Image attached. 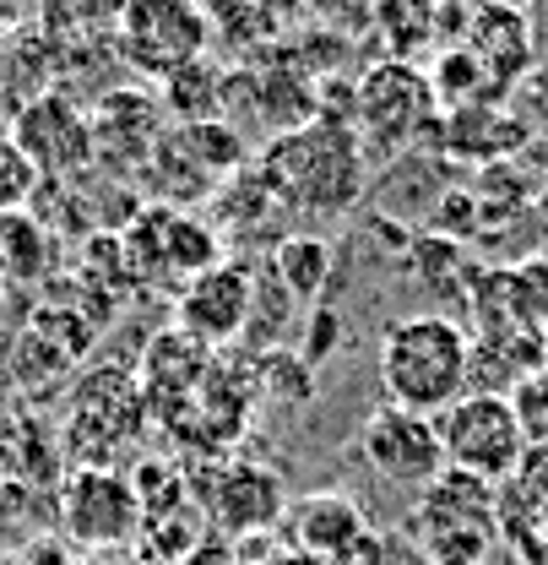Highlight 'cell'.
I'll return each mask as SVG.
<instances>
[{
  "label": "cell",
  "mask_w": 548,
  "mask_h": 565,
  "mask_svg": "<svg viewBox=\"0 0 548 565\" xmlns=\"http://www.w3.org/2000/svg\"><path fill=\"white\" fill-rule=\"evenodd\" d=\"M473 343L445 316H402L380 332V386L391 408L418 419H440L456 397H468Z\"/></svg>",
  "instance_id": "cell-1"
},
{
  "label": "cell",
  "mask_w": 548,
  "mask_h": 565,
  "mask_svg": "<svg viewBox=\"0 0 548 565\" xmlns=\"http://www.w3.org/2000/svg\"><path fill=\"white\" fill-rule=\"evenodd\" d=\"M261 169L293 217L347 212L364 191V141L347 120H310L288 137H272Z\"/></svg>",
  "instance_id": "cell-2"
},
{
  "label": "cell",
  "mask_w": 548,
  "mask_h": 565,
  "mask_svg": "<svg viewBox=\"0 0 548 565\" xmlns=\"http://www.w3.org/2000/svg\"><path fill=\"white\" fill-rule=\"evenodd\" d=\"M353 131L375 152H402L423 131H440V98L429 71L408 61H375L353 82Z\"/></svg>",
  "instance_id": "cell-3"
},
{
  "label": "cell",
  "mask_w": 548,
  "mask_h": 565,
  "mask_svg": "<svg viewBox=\"0 0 548 565\" xmlns=\"http://www.w3.org/2000/svg\"><path fill=\"white\" fill-rule=\"evenodd\" d=\"M434 429H440L445 468L473 473L483 484L516 479L522 462H527V435H522L516 408H511L505 392H468V397H456L434 419Z\"/></svg>",
  "instance_id": "cell-4"
},
{
  "label": "cell",
  "mask_w": 548,
  "mask_h": 565,
  "mask_svg": "<svg viewBox=\"0 0 548 565\" xmlns=\"http://www.w3.org/2000/svg\"><path fill=\"white\" fill-rule=\"evenodd\" d=\"M61 533L71 550L104 555V550H137L141 500L131 490V473H115L109 462L76 468L61 490Z\"/></svg>",
  "instance_id": "cell-5"
},
{
  "label": "cell",
  "mask_w": 548,
  "mask_h": 565,
  "mask_svg": "<svg viewBox=\"0 0 548 565\" xmlns=\"http://www.w3.org/2000/svg\"><path fill=\"white\" fill-rule=\"evenodd\" d=\"M282 544L326 565H380L386 539L369 527L364 505L347 490H310L288 500L282 511Z\"/></svg>",
  "instance_id": "cell-6"
},
{
  "label": "cell",
  "mask_w": 548,
  "mask_h": 565,
  "mask_svg": "<svg viewBox=\"0 0 548 565\" xmlns=\"http://www.w3.org/2000/svg\"><path fill=\"white\" fill-rule=\"evenodd\" d=\"M418 522L429 565H479L494 539V484L445 468L418 500Z\"/></svg>",
  "instance_id": "cell-7"
},
{
  "label": "cell",
  "mask_w": 548,
  "mask_h": 565,
  "mask_svg": "<svg viewBox=\"0 0 548 565\" xmlns=\"http://www.w3.org/2000/svg\"><path fill=\"white\" fill-rule=\"evenodd\" d=\"M115 55L131 71L163 82L206 55V17L196 0H131L115 28Z\"/></svg>",
  "instance_id": "cell-8"
},
{
  "label": "cell",
  "mask_w": 548,
  "mask_h": 565,
  "mask_svg": "<svg viewBox=\"0 0 548 565\" xmlns=\"http://www.w3.org/2000/svg\"><path fill=\"white\" fill-rule=\"evenodd\" d=\"M11 141L39 169V180H82L93 169V120L66 93H39L17 109Z\"/></svg>",
  "instance_id": "cell-9"
},
{
  "label": "cell",
  "mask_w": 548,
  "mask_h": 565,
  "mask_svg": "<svg viewBox=\"0 0 548 565\" xmlns=\"http://www.w3.org/2000/svg\"><path fill=\"white\" fill-rule=\"evenodd\" d=\"M358 457L375 479L386 484H408V490H429L445 473V451H440V429L434 419H418L408 408L380 403L364 429H358Z\"/></svg>",
  "instance_id": "cell-10"
},
{
  "label": "cell",
  "mask_w": 548,
  "mask_h": 565,
  "mask_svg": "<svg viewBox=\"0 0 548 565\" xmlns=\"http://www.w3.org/2000/svg\"><path fill=\"white\" fill-rule=\"evenodd\" d=\"M93 163H109L115 174L147 169L163 141V104L141 87H109L93 109Z\"/></svg>",
  "instance_id": "cell-11"
},
{
  "label": "cell",
  "mask_w": 548,
  "mask_h": 565,
  "mask_svg": "<svg viewBox=\"0 0 548 565\" xmlns=\"http://www.w3.org/2000/svg\"><path fill=\"white\" fill-rule=\"evenodd\" d=\"M250 294H256V267H239V262H217L212 273L185 282L180 294V310H174V327L185 338H196L202 349H223L245 332L250 321Z\"/></svg>",
  "instance_id": "cell-12"
},
{
  "label": "cell",
  "mask_w": 548,
  "mask_h": 565,
  "mask_svg": "<svg viewBox=\"0 0 548 565\" xmlns=\"http://www.w3.org/2000/svg\"><path fill=\"white\" fill-rule=\"evenodd\" d=\"M282 511H288V490L267 462H223L206 490V516L217 522V539L277 533Z\"/></svg>",
  "instance_id": "cell-13"
},
{
  "label": "cell",
  "mask_w": 548,
  "mask_h": 565,
  "mask_svg": "<svg viewBox=\"0 0 548 565\" xmlns=\"http://www.w3.org/2000/svg\"><path fill=\"white\" fill-rule=\"evenodd\" d=\"M462 50L488 71V82H511L516 71L527 66V55H533L527 17H522L516 6H499V0H479V6H468Z\"/></svg>",
  "instance_id": "cell-14"
},
{
  "label": "cell",
  "mask_w": 548,
  "mask_h": 565,
  "mask_svg": "<svg viewBox=\"0 0 548 565\" xmlns=\"http://www.w3.org/2000/svg\"><path fill=\"white\" fill-rule=\"evenodd\" d=\"M55 256H61V239L33 207L0 212V278H6V288L44 282L55 273Z\"/></svg>",
  "instance_id": "cell-15"
},
{
  "label": "cell",
  "mask_w": 548,
  "mask_h": 565,
  "mask_svg": "<svg viewBox=\"0 0 548 565\" xmlns=\"http://www.w3.org/2000/svg\"><path fill=\"white\" fill-rule=\"evenodd\" d=\"M369 33L386 44V61L418 66V55L434 50L440 33H445V0H375Z\"/></svg>",
  "instance_id": "cell-16"
},
{
  "label": "cell",
  "mask_w": 548,
  "mask_h": 565,
  "mask_svg": "<svg viewBox=\"0 0 548 565\" xmlns=\"http://www.w3.org/2000/svg\"><path fill=\"white\" fill-rule=\"evenodd\" d=\"M206 370H212V349H202L196 338H185L180 327L163 332V338H152V349H147V359H141L147 397H163V392L185 397V392H196V386L206 381Z\"/></svg>",
  "instance_id": "cell-17"
},
{
  "label": "cell",
  "mask_w": 548,
  "mask_h": 565,
  "mask_svg": "<svg viewBox=\"0 0 548 565\" xmlns=\"http://www.w3.org/2000/svg\"><path fill=\"white\" fill-rule=\"evenodd\" d=\"M223 76L228 71L217 66L212 55L180 66L174 76H163V115H174V126H206V120H223Z\"/></svg>",
  "instance_id": "cell-18"
},
{
  "label": "cell",
  "mask_w": 548,
  "mask_h": 565,
  "mask_svg": "<svg viewBox=\"0 0 548 565\" xmlns=\"http://www.w3.org/2000/svg\"><path fill=\"white\" fill-rule=\"evenodd\" d=\"M206 17V50L228 55V61H250L267 44V22H261V0H196Z\"/></svg>",
  "instance_id": "cell-19"
},
{
  "label": "cell",
  "mask_w": 548,
  "mask_h": 565,
  "mask_svg": "<svg viewBox=\"0 0 548 565\" xmlns=\"http://www.w3.org/2000/svg\"><path fill=\"white\" fill-rule=\"evenodd\" d=\"M267 267H272L277 282L293 294V305H315L326 278H332V245L315 239V234H288L272 256H267Z\"/></svg>",
  "instance_id": "cell-20"
},
{
  "label": "cell",
  "mask_w": 548,
  "mask_h": 565,
  "mask_svg": "<svg viewBox=\"0 0 548 565\" xmlns=\"http://www.w3.org/2000/svg\"><path fill=\"white\" fill-rule=\"evenodd\" d=\"M206 539L202 527V511L185 500L174 511H158V516H141V533H137V561L147 565H180L196 544Z\"/></svg>",
  "instance_id": "cell-21"
},
{
  "label": "cell",
  "mask_w": 548,
  "mask_h": 565,
  "mask_svg": "<svg viewBox=\"0 0 548 565\" xmlns=\"http://www.w3.org/2000/svg\"><path fill=\"white\" fill-rule=\"evenodd\" d=\"M293 294L277 282L272 267H256V294H250V321H245V332L261 343V349L272 353V343L288 332V321H293Z\"/></svg>",
  "instance_id": "cell-22"
},
{
  "label": "cell",
  "mask_w": 548,
  "mask_h": 565,
  "mask_svg": "<svg viewBox=\"0 0 548 565\" xmlns=\"http://www.w3.org/2000/svg\"><path fill=\"white\" fill-rule=\"evenodd\" d=\"M304 17L321 33H337L347 44H358L375 28V0H304Z\"/></svg>",
  "instance_id": "cell-23"
},
{
  "label": "cell",
  "mask_w": 548,
  "mask_h": 565,
  "mask_svg": "<svg viewBox=\"0 0 548 565\" xmlns=\"http://www.w3.org/2000/svg\"><path fill=\"white\" fill-rule=\"evenodd\" d=\"M511 408H516V424L527 435V446L538 451L548 446V370H533L511 386Z\"/></svg>",
  "instance_id": "cell-24"
},
{
  "label": "cell",
  "mask_w": 548,
  "mask_h": 565,
  "mask_svg": "<svg viewBox=\"0 0 548 565\" xmlns=\"http://www.w3.org/2000/svg\"><path fill=\"white\" fill-rule=\"evenodd\" d=\"M39 169L22 158V147L11 137H0V212H22L39 196Z\"/></svg>",
  "instance_id": "cell-25"
},
{
  "label": "cell",
  "mask_w": 548,
  "mask_h": 565,
  "mask_svg": "<svg viewBox=\"0 0 548 565\" xmlns=\"http://www.w3.org/2000/svg\"><path fill=\"white\" fill-rule=\"evenodd\" d=\"M61 6H66V17L76 28H109L115 33L131 0H61Z\"/></svg>",
  "instance_id": "cell-26"
},
{
  "label": "cell",
  "mask_w": 548,
  "mask_h": 565,
  "mask_svg": "<svg viewBox=\"0 0 548 565\" xmlns=\"http://www.w3.org/2000/svg\"><path fill=\"white\" fill-rule=\"evenodd\" d=\"M180 565H239V561H234V544H228V539L206 533L202 544H196V550H191V555H185Z\"/></svg>",
  "instance_id": "cell-27"
},
{
  "label": "cell",
  "mask_w": 548,
  "mask_h": 565,
  "mask_svg": "<svg viewBox=\"0 0 548 565\" xmlns=\"http://www.w3.org/2000/svg\"><path fill=\"white\" fill-rule=\"evenodd\" d=\"M22 22H28V0H0V50L22 33Z\"/></svg>",
  "instance_id": "cell-28"
},
{
  "label": "cell",
  "mask_w": 548,
  "mask_h": 565,
  "mask_svg": "<svg viewBox=\"0 0 548 565\" xmlns=\"http://www.w3.org/2000/svg\"><path fill=\"white\" fill-rule=\"evenodd\" d=\"M267 565H326V561H310V555H299V550H277Z\"/></svg>",
  "instance_id": "cell-29"
},
{
  "label": "cell",
  "mask_w": 548,
  "mask_h": 565,
  "mask_svg": "<svg viewBox=\"0 0 548 565\" xmlns=\"http://www.w3.org/2000/svg\"><path fill=\"white\" fill-rule=\"evenodd\" d=\"M0 565H28L22 555H0Z\"/></svg>",
  "instance_id": "cell-30"
},
{
  "label": "cell",
  "mask_w": 548,
  "mask_h": 565,
  "mask_svg": "<svg viewBox=\"0 0 548 565\" xmlns=\"http://www.w3.org/2000/svg\"><path fill=\"white\" fill-rule=\"evenodd\" d=\"M451 6H479V0H451Z\"/></svg>",
  "instance_id": "cell-31"
},
{
  "label": "cell",
  "mask_w": 548,
  "mask_h": 565,
  "mask_svg": "<svg viewBox=\"0 0 548 565\" xmlns=\"http://www.w3.org/2000/svg\"><path fill=\"white\" fill-rule=\"evenodd\" d=\"M0 386H6V359H0Z\"/></svg>",
  "instance_id": "cell-32"
},
{
  "label": "cell",
  "mask_w": 548,
  "mask_h": 565,
  "mask_svg": "<svg viewBox=\"0 0 548 565\" xmlns=\"http://www.w3.org/2000/svg\"><path fill=\"white\" fill-rule=\"evenodd\" d=\"M0 299H6V278H0Z\"/></svg>",
  "instance_id": "cell-33"
},
{
  "label": "cell",
  "mask_w": 548,
  "mask_h": 565,
  "mask_svg": "<svg viewBox=\"0 0 548 565\" xmlns=\"http://www.w3.org/2000/svg\"><path fill=\"white\" fill-rule=\"evenodd\" d=\"M137 565H147V561H137Z\"/></svg>",
  "instance_id": "cell-34"
}]
</instances>
